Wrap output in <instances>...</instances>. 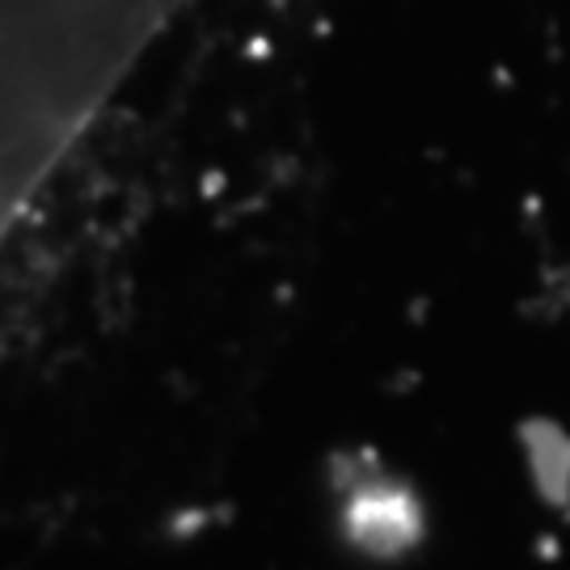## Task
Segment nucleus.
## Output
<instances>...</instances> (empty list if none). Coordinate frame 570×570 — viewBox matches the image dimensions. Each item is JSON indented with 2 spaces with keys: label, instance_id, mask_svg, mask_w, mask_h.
<instances>
[{
  "label": "nucleus",
  "instance_id": "f257e3e1",
  "mask_svg": "<svg viewBox=\"0 0 570 570\" xmlns=\"http://www.w3.org/2000/svg\"><path fill=\"white\" fill-rule=\"evenodd\" d=\"M186 0H0V245Z\"/></svg>",
  "mask_w": 570,
  "mask_h": 570
}]
</instances>
